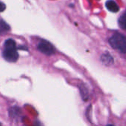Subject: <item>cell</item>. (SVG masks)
Here are the masks:
<instances>
[{
    "label": "cell",
    "mask_w": 126,
    "mask_h": 126,
    "mask_svg": "<svg viewBox=\"0 0 126 126\" xmlns=\"http://www.w3.org/2000/svg\"><path fill=\"white\" fill-rule=\"evenodd\" d=\"M2 56L8 62H16L18 59V53L14 40L10 38L5 41Z\"/></svg>",
    "instance_id": "6da1fadb"
},
{
    "label": "cell",
    "mask_w": 126,
    "mask_h": 126,
    "mask_svg": "<svg viewBox=\"0 0 126 126\" xmlns=\"http://www.w3.org/2000/svg\"><path fill=\"white\" fill-rule=\"evenodd\" d=\"M110 45L120 52V53H126V36L120 32H115L109 40Z\"/></svg>",
    "instance_id": "7a4b0ae2"
},
{
    "label": "cell",
    "mask_w": 126,
    "mask_h": 126,
    "mask_svg": "<svg viewBox=\"0 0 126 126\" xmlns=\"http://www.w3.org/2000/svg\"><path fill=\"white\" fill-rule=\"evenodd\" d=\"M38 49L46 55H52L55 53L54 47L47 41L42 40L40 41L37 46Z\"/></svg>",
    "instance_id": "3957f363"
},
{
    "label": "cell",
    "mask_w": 126,
    "mask_h": 126,
    "mask_svg": "<svg viewBox=\"0 0 126 126\" xmlns=\"http://www.w3.org/2000/svg\"><path fill=\"white\" fill-rule=\"evenodd\" d=\"M106 6L107 7V9L111 11V12H114V13H116V12H118L120 8H119V6L118 4H117V2H115L113 0H109V1H107L106 3Z\"/></svg>",
    "instance_id": "277c9868"
},
{
    "label": "cell",
    "mask_w": 126,
    "mask_h": 126,
    "mask_svg": "<svg viewBox=\"0 0 126 126\" xmlns=\"http://www.w3.org/2000/svg\"><path fill=\"white\" fill-rule=\"evenodd\" d=\"M101 61H103V63H105L106 65H111L114 63V60H113V58L111 57V55L108 53V52H106L104 53L102 56H101Z\"/></svg>",
    "instance_id": "5b68a950"
},
{
    "label": "cell",
    "mask_w": 126,
    "mask_h": 126,
    "mask_svg": "<svg viewBox=\"0 0 126 126\" xmlns=\"http://www.w3.org/2000/svg\"><path fill=\"white\" fill-rule=\"evenodd\" d=\"M10 30V27L9 24L6 23L4 21L0 20V35L6 34Z\"/></svg>",
    "instance_id": "8992f818"
},
{
    "label": "cell",
    "mask_w": 126,
    "mask_h": 126,
    "mask_svg": "<svg viewBox=\"0 0 126 126\" xmlns=\"http://www.w3.org/2000/svg\"><path fill=\"white\" fill-rule=\"evenodd\" d=\"M118 24L120 28L126 31V10L123 13V14L119 17Z\"/></svg>",
    "instance_id": "52a82bcc"
},
{
    "label": "cell",
    "mask_w": 126,
    "mask_h": 126,
    "mask_svg": "<svg viewBox=\"0 0 126 126\" xmlns=\"http://www.w3.org/2000/svg\"><path fill=\"white\" fill-rule=\"evenodd\" d=\"M5 8H6L5 4L0 1V12H3L5 10Z\"/></svg>",
    "instance_id": "ba28073f"
},
{
    "label": "cell",
    "mask_w": 126,
    "mask_h": 126,
    "mask_svg": "<svg viewBox=\"0 0 126 126\" xmlns=\"http://www.w3.org/2000/svg\"><path fill=\"white\" fill-rule=\"evenodd\" d=\"M1 123H0V126H1Z\"/></svg>",
    "instance_id": "9c48e42d"
}]
</instances>
